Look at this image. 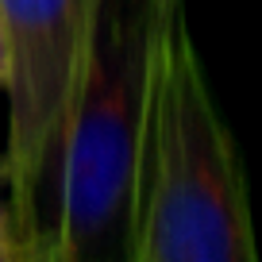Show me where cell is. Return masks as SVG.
I'll list each match as a JSON object with an SVG mask.
<instances>
[{
    "label": "cell",
    "instance_id": "1",
    "mask_svg": "<svg viewBox=\"0 0 262 262\" xmlns=\"http://www.w3.org/2000/svg\"><path fill=\"white\" fill-rule=\"evenodd\" d=\"M131 262H258L239 147L212 97L185 4L155 19Z\"/></svg>",
    "mask_w": 262,
    "mask_h": 262
},
{
    "label": "cell",
    "instance_id": "2",
    "mask_svg": "<svg viewBox=\"0 0 262 262\" xmlns=\"http://www.w3.org/2000/svg\"><path fill=\"white\" fill-rule=\"evenodd\" d=\"M150 27L155 19L123 4H97V27L50 193V262H131Z\"/></svg>",
    "mask_w": 262,
    "mask_h": 262
},
{
    "label": "cell",
    "instance_id": "3",
    "mask_svg": "<svg viewBox=\"0 0 262 262\" xmlns=\"http://www.w3.org/2000/svg\"><path fill=\"white\" fill-rule=\"evenodd\" d=\"M97 0H0L8 97V224L16 239L47 228L58 150L89 58Z\"/></svg>",
    "mask_w": 262,
    "mask_h": 262
},
{
    "label": "cell",
    "instance_id": "4",
    "mask_svg": "<svg viewBox=\"0 0 262 262\" xmlns=\"http://www.w3.org/2000/svg\"><path fill=\"white\" fill-rule=\"evenodd\" d=\"M97 4H104V0H97ZM112 4H123V8L139 12V16H147V19H162L170 8H178L181 0H112Z\"/></svg>",
    "mask_w": 262,
    "mask_h": 262
},
{
    "label": "cell",
    "instance_id": "5",
    "mask_svg": "<svg viewBox=\"0 0 262 262\" xmlns=\"http://www.w3.org/2000/svg\"><path fill=\"white\" fill-rule=\"evenodd\" d=\"M19 243V262H50V243H47V228L35 231L31 239H16Z\"/></svg>",
    "mask_w": 262,
    "mask_h": 262
},
{
    "label": "cell",
    "instance_id": "6",
    "mask_svg": "<svg viewBox=\"0 0 262 262\" xmlns=\"http://www.w3.org/2000/svg\"><path fill=\"white\" fill-rule=\"evenodd\" d=\"M12 235V224H8V158L0 150V239Z\"/></svg>",
    "mask_w": 262,
    "mask_h": 262
},
{
    "label": "cell",
    "instance_id": "7",
    "mask_svg": "<svg viewBox=\"0 0 262 262\" xmlns=\"http://www.w3.org/2000/svg\"><path fill=\"white\" fill-rule=\"evenodd\" d=\"M0 262H19V243H16V235L0 239Z\"/></svg>",
    "mask_w": 262,
    "mask_h": 262
},
{
    "label": "cell",
    "instance_id": "8",
    "mask_svg": "<svg viewBox=\"0 0 262 262\" xmlns=\"http://www.w3.org/2000/svg\"><path fill=\"white\" fill-rule=\"evenodd\" d=\"M0 77H4V39H0Z\"/></svg>",
    "mask_w": 262,
    "mask_h": 262
}]
</instances>
